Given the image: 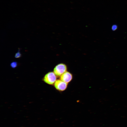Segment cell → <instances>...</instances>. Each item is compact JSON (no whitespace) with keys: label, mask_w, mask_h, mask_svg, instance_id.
<instances>
[{"label":"cell","mask_w":127,"mask_h":127,"mask_svg":"<svg viewBox=\"0 0 127 127\" xmlns=\"http://www.w3.org/2000/svg\"><path fill=\"white\" fill-rule=\"evenodd\" d=\"M72 75L70 72L66 71L60 76V79L67 83L70 82L72 79Z\"/></svg>","instance_id":"4"},{"label":"cell","mask_w":127,"mask_h":127,"mask_svg":"<svg viewBox=\"0 0 127 127\" xmlns=\"http://www.w3.org/2000/svg\"><path fill=\"white\" fill-rule=\"evenodd\" d=\"M17 63L16 62H13L11 63L10 65L11 67L13 68L16 67L17 66Z\"/></svg>","instance_id":"5"},{"label":"cell","mask_w":127,"mask_h":127,"mask_svg":"<svg viewBox=\"0 0 127 127\" xmlns=\"http://www.w3.org/2000/svg\"><path fill=\"white\" fill-rule=\"evenodd\" d=\"M117 28V26L116 25H114L112 26V29L113 30H115Z\"/></svg>","instance_id":"7"},{"label":"cell","mask_w":127,"mask_h":127,"mask_svg":"<svg viewBox=\"0 0 127 127\" xmlns=\"http://www.w3.org/2000/svg\"><path fill=\"white\" fill-rule=\"evenodd\" d=\"M67 84V83L60 79H58L56 80L54 83V86L57 90L60 91H63L66 89Z\"/></svg>","instance_id":"3"},{"label":"cell","mask_w":127,"mask_h":127,"mask_svg":"<svg viewBox=\"0 0 127 127\" xmlns=\"http://www.w3.org/2000/svg\"><path fill=\"white\" fill-rule=\"evenodd\" d=\"M56 80V75L53 72H50L46 74L43 78L44 81L45 83L49 85L53 84L55 83Z\"/></svg>","instance_id":"1"},{"label":"cell","mask_w":127,"mask_h":127,"mask_svg":"<svg viewBox=\"0 0 127 127\" xmlns=\"http://www.w3.org/2000/svg\"><path fill=\"white\" fill-rule=\"evenodd\" d=\"M67 67L64 64L60 63L58 64L54 67L53 72L57 76H60L67 71Z\"/></svg>","instance_id":"2"},{"label":"cell","mask_w":127,"mask_h":127,"mask_svg":"<svg viewBox=\"0 0 127 127\" xmlns=\"http://www.w3.org/2000/svg\"><path fill=\"white\" fill-rule=\"evenodd\" d=\"M21 56V53L18 51L16 54L15 57L16 58H18L20 57Z\"/></svg>","instance_id":"6"}]
</instances>
